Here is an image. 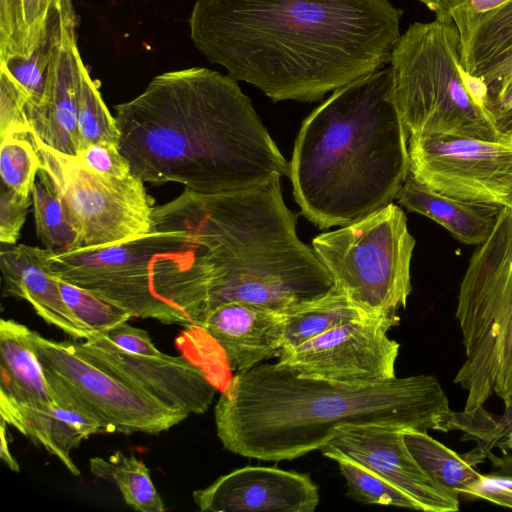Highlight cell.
Segmentation results:
<instances>
[{
  "label": "cell",
  "instance_id": "74e56055",
  "mask_svg": "<svg viewBox=\"0 0 512 512\" xmlns=\"http://www.w3.org/2000/svg\"><path fill=\"white\" fill-rule=\"evenodd\" d=\"M30 197L23 196L4 185L0 194V241L14 245L25 223Z\"/></svg>",
  "mask_w": 512,
  "mask_h": 512
},
{
  "label": "cell",
  "instance_id": "5b68a950",
  "mask_svg": "<svg viewBox=\"0 0 512 512\" xmlns=\"http://www.w3.org/2000/svg\"><path fill=\"white\" fill-rule=\"evenodd\" d=\"M408 138L391 67L333 91L303 121L289 162L301 214L327 229L392 203L409 174Z\"/></svg>",
  "mask_w": 512,
  "mask_h": 512
},
{
  "label": "cell",
  "instance_id": "277c9868",
  "mask_svg": "<svg viewBox=\"0 0 512 512\" xmlns=\"http://www.w3.org/2000/svg\"><path fill=\"white\" fill-rule=\"evenodd\" d=\"M450 410L433 375L343 383L302 377L276 362L236 372L214 416L226 450L278 462L320 450L347 427L445 432Z\"/></svg>",
  "mask_w": 512,
  "mask_h": 512
},
{
  "label": "cell",
  "instance_id": "8d00e7d4",
  "mask_svg": "<svg viewBox=\"0 0 512 512\" xmlns=\"http://www.w3.org/2000/svg\"><path fill=\"white\" fill-rule=\"evenodd\" d=\"M76 157L84 167L102 176L125 179L133 174L130 162L114 144L88 145Z\"/></svg>",
  "mask_w": 512,
  "mask_h": 512
},
{
  "label": "cell",
  "instance_id": "4dcf8cb0",
  "mask_svg": "<svg viewBox=\"0 0 512 512\" xmlns=\"http://www.w3.org/2000/svg\"><path fill=\"white\" fill-rule=\"evenodd\" d=\"M331 459L338 463L348 486L347 495L353 500L365 504L422 510L420 504L410 495L367 467L344 456H334Z\"/></svg>",
  "mask_w": 512,
  "mask_h": 512
},
{
  "label": "cell",
  "instance_id": "d4e9b609",
  "mask_svg": "<svg viewBox=\"0 0 512 512\" xmlns=\"http://www.w3.org/2000/svg\"><path fill=\"white\" fill-rule=\"evenodd\" d=\"M405 444L419 465L438 483L459 494L475 497L487 483L463 456L428 435L427 432H403Z\"/></svg>",
  "mask_w": 512,
  "mask_h": 512
},
{
  "label": "cell",
  "instance_id": "7bdbcfd3",
  "mask_svg": "<svg viewBox=\"0 0 512 512\" xmlns=\"http://www.w3.org/2000/svg\"><path fill=\"white\" fill-rule=\"evenodd\" d=\"M7 423L1 419L0 424V439H1V445H0V458L1 460L9 467L10 470L14 472H19V464L17 460L13 457V455L10 452L9 445H8V438H7V432L6 427Z\"/></svg>",
  "mask_w": 512,
  "mask_h": 512
},
{
  "label": "cell",
  "instance_id": "f6af8a7d",
  "mask_svg": "<svg viewBox=\"0 0 512 512\" xmlns=\"http://www.w3.org/2000/svg\"><path fill=\"white\" fill-rule=\"evenodd\" d=\"M423 3L429 10L433 11L435 7V0H418Z\"/></svg>",
  "mask_w": 512,
  "mask_h": 512
},
{
  "label": "cell",
  "instance_id": "60d3db41",
  "mask_svg": "<svg viewBox=\"0 0 512 512\" xmlns=\"http://www.w3.org/2000/svg\"><path fill=\"white\" fill-rule=\"evenodd\" d=\"M489 108L498 132L512 139V93L501 99H489Z\"/></svg>",
  "mask_w": 512,
  "mask_h": 512
},
{
  "label": "cell",
  "instance_id": "4fadbf2b",
  "mask_svg": "<svg viewBox=\"0 0 512 512\" xmlns=\"http://www.w3.org/2000/svg\"><path fill=\"white\" fill-rule=\"evenodd\" d=\"M392 324L375 318L335 327L278 356L299 376L343 383L382 382L396 377L400 345L387 335Z\"/></svg>",
  "mask_w": 512,
  "mask_h": 512
},
{
  "label": "cell",
  "instance_id": "d6986e66",
  "mask_svg": "<svg viewBox=\"0 0 512 512\" xmlns=\"http://www.w3.org/2000/svg\"><path fill=\"white\" fill-rule=\"evenodd\" d=\"M51 251L19 244L0 253L3 296L24 299L48 324L55 326L74 340H86L95 335L65 303L58 279L52 271Z\"/></svg>",
  "mask_w": 512,
  "mask_h": 512
},
{
  "label": "cell",
  "instance_id": "ba28073f",
  "mask_svg": "<svg viewBox=\"0 0 512 512\" xmlns=\"http://www.w3.org/2000/svg\"><path fill=\"white\" fill-rule=\"evenodd\" d=\"M312 247L335 287L355 305L393 326L411 293L415 239L406 215L390 203L365 218L322 233Z\"/></svg>",
  "mask_w": 512,
  "mask_h": 512
},
{
  "label": "cell",
  "instance_id": "5bb4252c",
  "mask_svg": "<svg viewBox=\"0 0 512 512\" xmlns=\"http://www.w3.org/2000/svg\"><path fill=\"white\" fill-rule=\"evenodd\" d=\"M72 0H56L49 24V66L40 105L27 102L28 136L66 155L77 156L78 95L83 61L76 41Z\"/></svg>",
  "mask_w": 512,
  "mask_h": 512
},
{
  "label": "cell",
  "instance_id": "7c38bea8",
  "mask_svg": "<svg viewBox=\"0 0 512 512\" xmlns=\"http://www.w3.org/2000/svg\"><path fill=\"white\" fill-rule=\"evenodd\" d=\"M408 155L410 174L444 195L503 205L512 188V139L410 136Z\"/></svg>",
  "mask_w": 512,
  "mask_h": 512
},
{
  "label": "cell",
  "instance_id": "7a4b0ae2",
  "mask_svg": "<svg viewBox=\"0 0 512 512\" xmlns=\"http://www.w3.org/2000/svg\"><path fill=\"white\" fill-rule=\"evenodd\" d=\"M403 10L388 0H196V48L272 101L314 102L390 63Z\"/></svg>",
  "mask_w": 512,
  "mask_h": 512
},
{
  "label": "cell",
  "instance_id": "9c48e42d",
  "mask_svg": "<svg viewBox=\"0 0 512 512\" xmlns=\"http://www.w3.org/2000/svg\"><path fill=\"white\" fill-rule=\"evenodd\" d=\"M32 346L52 399L95 419L104 433L159 434L189 416L89 356L78 340L33 331Z\"/></svg>",
  "mask_w": 512,
  "mask_h": 512
},
{
  "label": "cell",
  "instance_id": "83f0119b",
  "mask_svg": "<svg viewBox=\"0 0 512 512\" xmlns=\"http://www.w3.org/2000/svg\"><path fill=\"white\" fill-rule=\"evenodd\" d=\"M512 45V0L482 17L461 37L466 70L476 75L495 56Z\"/></svg>",
  "mask_w": 512,
  "mask_h": 512
},
{
  "label": "cell",
  "instance_id": "30bf717a",
  "mask_svg": "<svg viewBox=\"0 0 512 512\" xmlns=\"http://www.w3.org/2000/svg\"><path fill=\"white\" fill-rule=\"evenodd\" d=\"M28 137L40 159V182L58 196L78 234L77 250L122 244L150 232L155 200L141 178L99 175L76 156Z\"/></svg>",
  "mask_w": 512,
  "mask_h": 512
},
{
  "label": "cell",
  "instance_id": "836d02e7",
  "mask_svg": "<svg viewBox=\"0 0 512 512\" xmlns=\"http://www.w3.org/2000/svg\"><path fill=\"white\" fill-rule=\"evenodd\" d=\"M28 96V103L38 106L43 100L49 66V39L30 56L0 62Z\"/></svg>",
  "mask_w": 512,
  "mask_h": 512
},
{
  "label": "cell",
  "instance_id": "bcb514c9",
  "mask_svg": "<svg viewBox=\"0 0 512 512\" xmlns=\"http://www.w3.org/2000/svg\"><path fill=\"white\" fill-rule=\"evenodd\" d=\"M503 205L512 207V188L506 198L504 199Z\"/></svg>",
  "mask_w": 512,
  "mask_h": 512
},
{
  "label": "cell",
  "instance_id": "6da1fadb",
  "mask_svg": "<svg viewBox=\"0 0 512 512\" xmlns=\"http://www.w3.org/2000/svg\"><path fill=\"white\" fill-rule=\"evenodd\" d=\"M280 178L220 194L185 189L155 206L152 226L177 231L179 245L155 262L153 288L184 314L186 327L225 303L288 313L335 288L313 247L298 237Z\"/></svg>",
  "mask_w": 512,
  "mask_h": 512
},
{
  "label": "cell",
  "instance_id": "d590c367",
  "mask_svg": "<svg viewBox=\"0 0 512 512\" xmlns=\"http://www.w3.org/2000/svg\"><path fill=\"white\" fill-rule=\"evenodd\" d=\"M509 0H435L436 17L454 23L460 38L469 32L486 14Z\"/></svg>",
  "mask_w": 512,
  "mask_h": 512
},
{
  "label": "cell",
  "instance_id": "7402d4cb",
  "mask_svg": "<svg viewBox=\"0 0 512 512\" xmlns=\"http://www.w3.org/2000/svg\"><path fill=\"white\" fill-rule=\"evenodd\" d=\"M32 330L12 320H0V396L44 405L54 400L32 346Z\"/></svg>",
  "mask_w": 512,
  "mask_h": 512
},
{
  "label": "cell",
  "instance_id": "f35d334b",
  "mask_svg": "<svg viewBox=\"0 0 512 512\" xmlns=\"http://www.w3.org/2000/svg\"><path fill=\"white\" fill-rule=\"evenodd\" d=\"M100 335H103L117 347L131 354L151 357L163 354L154 346L146 330L134 327L128 324V321L122 322Z\"/></svg>",
  "mask_w": 512,
  "mask_h": 512
},
{
  "label": "cell",
  "instance_id": "d6a6232c",
  "mask_svg": "<svg viewBox=\"0 0 512 512\" xmlns=\"http://www.w3.org/2000/svg\"><path fill=\"white\" fill-rule=\"evenodd\" d=\"M57 279L60 292L69 309L95 334H104L132 318L126 310L93 292Z\"/></svg>",
  "mask_w": 512,
  "mask_h": 512
},
{
  "label": "cell",
  "instance_id": "2e32d148",
  "mask_svg": "<svg viewBox=\"0 0 512 512\" xmlns=\"http://www.w3.org/2000/svg\"><path fill=\"white\" fill-rule=\"evenodd\" d=\"M403 432L381 426L347 427L320 451L327 458L344 456L367 467L410 495L423 511H458V494L419 465L405 444Z\"/></svg>",
  "mask_w": 512,
  "mask_h": 512
},
{
  "label": "cell",
  "instance_id": "f1b7e54d",
  "mask_svg": "<svg viewBox=\"0 0 512 512\" xmlns=\"http://www.w3.org/2000/svg\"><path fill=\"white\" fill-rule=\"evenodd\" d=\"M77 129L80 150L95 143L119 146L120 132L116 118L109 112L99 87L83 64L78 95Z\"/></svg>",
  "mask_w": 512,
  "mask_h": 512
},
{
  "label": "cell",
  "instance_id": "484cf974",
  "mask_svg": "<svg viewBox=\"0 0 512 512\" xmlns=\"http://www.w3.org/2000/svg\"><path fill=\"white\" fill-rule=\"evenodd\" d=\"M90 471L97 478L114 483L125 503L139 512H162L164 502L152 481L150 470L134 454L114 452L108 459L93 457Z\"/></svg>",
  "mask_w": 512,
  "mask_h": 512
},
{
  "label": "cell",
  "instance_id": "52a82bcc",
  "mask_svg": "<svg viewBox=\"0 0 512 512\" xmlns=\"http://www.w3.org/2000/svg\"><path fill=\"white\" fill-rule=\"evenodd\" d=\"M465 360L454 384L467 392L464 411L492 396L512 403V207L503 205L488 238L470 258L455 313Z\"/></svg>",
  "mask_w": 512,
  "mask_h": 512
},
{
  "label": "cell",
  "instance_id": "1f68e13d",
  "mask_svg": "<svg viewBox=\"0 0 512 512\" xmlns=\"http://www.w3.org/2000/svg\"><path fill=\"white\" fill-rule=\"evenodd\" d=\"M1 140L0 175L2 185L30 197L40 159L35 146L26 135H8Z\"/></svg>",
  "mask_w": 512,
  "mask_h": 512
},
{
  "label": "cell",
  "instance_id": "4316f807",
  "mask_svg": "<svg viewBox=\"0 0 512 512\" xmlns=\"http://www.w3.org/2000/svg\"><path fill=\"white\" fill-rule=\"evenodd\" d=\"M461 431L463 440H473L475 449L462 455L471 465L483 462L497 444L512 434V403L505 405L501 415L493 414L483 406L474 411L451 410L445 419V433Z\"/></svg>",
  "mask_w": 512,
  "mask_h": 512
},
{
  "label": "cell",
  "instance_id": "603a6c76",
  "mask_svg": "<svg viewBox=\"0 0 512 512\" xmlns=\"http://www.w3.org/2000/svg\"><path fill=\"white\" fill-rule=\"evenodd\" d=\"M56 0H0V62L24 58L49 39Z\"/></svg>",
  "mask_w": 512,
  "mask_h": 512
},
{
  "label": "cell",
  "instance_id": "e575fe53",
  "mask_svg": "<svg viewBox=\"0 0 512 512\" xmlns=\"http://www.w3.org/2000/svg\"><path fill=\"white\" fill-rule=\"evenodd\" d=\"M28 96L0 64V139L8 135L29 134L26 114Z\"/></svg>",
  "mask_w": 512,
  "mask_h": 512
},
{
  "label": "cell",
  "instance_id": "8992f818",
  "mask_svg": "<svg viewBox=\"0 0 512 512\" xmlns=\"http://www.w3.org/2000/svg\"><path fill=\"white\" fill-rule=\"evenodd\" d=\"M392 95L408 136H502L489 108L488 88L470 74L452 21L414 22L391 54Z\"/></svg>",
  "mask_w": 512,
  "mask_h": 512
},
{
  "label": "cell",
  "instance_id": "cb8c5ba5",
  "mask_svg": "<svg viewBox=\"0 0 512 512\" xmlns=\"http://www.w3.org/2000/svg\"><path fill=\"white\" fill-rule=\"evenodd\" d=\"M283 314L285 330L279 355L340 325L375 318L351 302L336 287L326 295Z\"/></svg>",
  "mask_w": 512,
  "mask_h": 512
},
{
  "label": "cell",
  "instance_id": "e0dca14e",
  "mask_svg": "<svg viewBox=\"0 0 512 512\" xmlns=\"http://www.w3.org/2000/svg\"><path fill=\"white\" fill-rule=\"evenodd\" d=\"M193 499L201 511L313 512L319 503V489L307 473L246 466L195 490Z\"/></svg>",
  "mask_w": 512,
  "mask_h": 512
},
{
  "label": "cell",
  "instance_id": "44dd1931",
  "mask_svg": "<svg viewBox=\"0 0 512 512\" xmlns=\"http://www.w3.org/2000/svg\"><path fill=\"white\" fill-rule=\"evenodd\" d=\"M397 200L408 210L437 222L468 245H479L488 238L503 206L441 194L418 182L410 172Z\"/></svg>",
  "mask_w": 512,
  "mask_h": 512
},
{
  "label": "cell",
  "instance_id": "ee69618b",
  "mask_svg": "<svg viewBox=\"0 0 512 512\" xmlns=\"http://www.w3.org/2000/svg\"><path fill=\"white\" fill-rule=\"evenodd\" d=\"M512 93V77L499 83L488 91L490 99H501Z\"/></svg>",
  "mask_w": 512,
  "mask_h": 512
},
{
  "label": "cell",
  "instance_id": "9a60e30c",
  "mask_svg": "<svg viewBox=\"0 0 512 512\" xmlns=\"http://www.w3.org/2000/svg\"><path fill=\"white\" fill-rule=\"evenodd\" d=\"M78 343L95 360L189 415L204 413L215 394L225 389L203 364L184 353L156 357L131 354L100 334Z\"/></svg>",
  "mask_w": 512,
  "mask_h": 512
},
{
  "label": "cell",
  "instance_id": "3957f363",
  "mask_svg": "<svg viewBox=\"0 0 512 512\" xmlns=\"http://www.w3.org/2000/svg\"><path fill=\"white\" fill-rule=\"evenodd\" d=\"M114 108L119 149L144 183L175 182L210 195L289 177V162L228 75L199 67L165 72Z\"/></svg>",
  "mask_w": 512,
  "mask_h": 512
},
{
  "label": "cell",
  "instance_id": "f546056e",
  "mask_svg": "<svg viewBox=\"0 0 512 512\" xmlns=\"http://www.w3.org/2000/svg\"><path fill=\"white\" fill-rule=\"evenodd\" d=\"M31 197L36 232L44 248L54 254L77 250L78 234L58 196L36 181Z\"/></svg>",
  "mask_w": 512,
  "mask_h": 512
},
{
  "label": "cell",
  "instance_id": "ab89813d",
  "mask_svg": "<svg viewBox=\"0 0 512 512\" xmlns=\"http://www.w3.org/2000/svg\"><path fill=\"white\" fill-rule=\"evenodd\" d=\"M475 76L483 79L488 91L512 77V45L486 63Z\"/></svg>",
  "mask_w": 512,
  "mask_h": 512
},
{
  "label": "cell",
  "instance_id": "8fae6325",
  "mask_svg": "<svg viewBox=\"0 0 512 512\" xmlns=\"http://www.w3.org/2000/svg\"><path fill=\"white\" fill-rule=\"evenodd\" d=\"M176 248L172 231L151 227L149 233L122 244L53 254L51 268L57 278L93 292L132 317L186 327L184 314L161 299L152 282L157 259Z\"/></svg>",
  "mask_w": 512,
  "mask_h": 512
},
{
  "label": "cell",
  "instance_id": "b9f144b4",
  "mask_svg": "<svg viewBox=\"0 0 512 512\" xmlns=\"http://www.w3.org/2000/svg\"><path fill=\"white\" fill-rule=\"evenodd\" d=\"M475 497L485 499L500 506L512 508V488H486V485H484Z\"/></svg>",
  "mask_w": 512,
  "mask_h": 512
},
{
  "label": "cell",
  "instance_id": "ffe728a7",
  "mask_svg": "<svg viewBox=\"0 0 512 512\" xmlns=\"http://www.w3.org/2000/svg\"><path fill=\"white\" fill-rule=\"evenodd\" d=\"M0 414L8 425L57 457L74 476H79L80 471L71 451L90 436L104 433L95 419L55 401L32 405L0 396Z\"/></svg>",
  "mask_w": 512,
  "mask_h": 512
},
{
  "label": "cell",
  "instance_id": "ac0fdd59",
  "mask_svg": "<svg viewBox=\"0 0 512 512\" xmlns=\"http://www.w3.org/2000/svg\"><path fill=\"white\" fill-rule=\"evenodd\" d=\"M191 327L214 341L232 372H239L278 357L285 321L283 313L272 309L230 302L216 307L199 325Z\"/></svg>",
  "mask_w": 512,
  "mask_h": 512
}]
</instances>
